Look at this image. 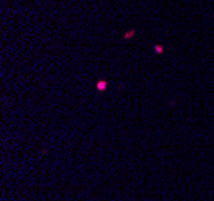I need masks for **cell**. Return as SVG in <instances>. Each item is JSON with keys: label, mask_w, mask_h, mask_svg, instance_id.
Listing matches in <instances>:
<instances>
[{"label": "cell", "mask_w": 214, "mask_h": 201, "mask_svg": "<svg viewBox=\"0 0 214 201\" xmlns=\"http://www.w3.org/2000/svg\"><path fill=\"white\" fill-rule=\"evenodd\" d=\"M106 86H107V81H106V80H99V81L96 83L98 91H104V90H106Z\"/></svg>", "instance_id": "1"}, {"label": "cell", "mask_w": 214, "mask_h": 201, "mask_svg": "<svg viewBox=\"0 0 214 201\" xmlns=\"http://www.w3.org/2000/svg\"><path fill=\"white\" fill-rule=\"evenodd\" d=\"M154 50L157 51V54H161V51H163V46H160V45H155V46H154Z\"/></svg>", "instance_id": "2"}]
</instances>
